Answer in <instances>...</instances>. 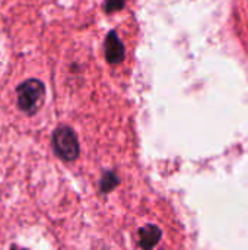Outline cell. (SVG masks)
Masks as SVG:
<instances>
[{
  "mask_svg": "<svg viewBox=\"0 0 248 250\" xmlns=\"http://www.w3.org/2000/svg\"><path fill=\"white\" fill-rule=\"evenodd\" d=\"M18 105L26 114L37 113L45 100V86L38 79H28L22 82L18 89Z\"/></svg>",
  "mask_w": 248,
  "mask_h": 250,
  "instance_id": "cell-1",
  "label": "cell"
},
{
  "mask_svg": "<svg viewBox=\"0 0 248 250\" xmlns=\"http://www.w3.org/2000/svg\"><path fill=\"white\" fill-rule=\"evenodd\" d=\"M53 146H54L56 154L66 161L76 160L79 157V152H80L76 133L67 126H60L54 130Z\"/></svg>",
  "mask_w": 248,
  "mask_h": 250,
  "instance_id": "cell-2",
  "label": "cell"
},
{
  "mask_svg": "<svg viewBox=\"0 0 248 250\" xmlns=\"http://www.w3.org/2000/svg\"><path fill=\"white\" fill-rule=\"evenodd\" d=\"M104 48H105V59L108 60V63L118 64V63H121L124 60L126 50H124V45H123V42L118 38L115 31H111L107 35Z\"/></svg>",
  "mask_w": 248,
  "mask_h": 250,
  "instance_id": "cell-3",
  "label": "cell"
},
{
  "mask_svg": "<svg viewBox=\"0 0 248 250\" xmlns=\"http://www.w3.org/2000/svg\"><path fill=\"white\" fill-rule=\"evenodd\" d=\"M161 236H162V231L159 230V227L153 224H148L142 227L139 231V246L142 249H152L159 243Z\"/></svg>",
  "mask_w": 248,
  "mask_h": 250,
  "instance_id": "cell-4",
  "label": "cell"
},
{
  "mask_svg": "<svg viewBox=\"0 0 248 250\" xmlns=\"http://www.w3.org/2000/svg\"><path fill=\"white\" fill-rule=\"evenodd\" d=\"M118 185V177L114 174V173H105L104 174V177H102V182H101V189H102V192H110V190H113L115 186Z\"/></svg>",
  "mask_w": 248,
  "mask_h": 250,
  "instance_id": "cell-5",
  "label": "cell"
},
{
  "mask_svg": "<svg viewBox=\"0 0 248 250\" xmlns=\"http://www.w3.org/2000/svg\"><path fill=\"white\" fill-rule=\"evenodd\" d=\"M126 4V0H105L104 3V10L107 13H113L117 10H121Z\"/></svg>",
  "mask_w": 248,
  "mask_h": 250,
  "instance_id": "cell-6",
  "label": "cell"
}]
</instances>
